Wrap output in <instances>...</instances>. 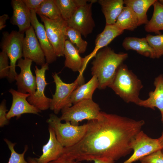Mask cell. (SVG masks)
Listing matches in <instances>:
<instances>
[{"mask_svg": "<svg viewBox=\"0 0 163 163\" xmlns=\"http://www.w3.org/2000/svg\"><path fill=\"white\" fill-rule=\"evenodd\" d=\"M100 119L88 120L82 139L75 145L64 147L63 153L81 162L96 158L114 161L129 154L133 142L145 122L102 112Z\"/></svg>", "mask_w": 163, "mask_h": 163, "instance_id": "obj_1", "label": "cell"}, {"mask_svg": "<svg viewBox=\"0 0 163 163\" xmlns=\"http://www.w3.org/2000/svg\"><path fill=\"white\" fill-rule=\"evenodd\" d=\"M94 57L91 73L97 78V88L104 89L109 87L117 69L128 58V54L116 53L110 47L107 46L99 50Z\"/></svg>", "mask_w": 163, "mask_h": 163, "instance_id": "obj_2", "label": "cell"}, {"mask_svg": "<svg viewBox=\"0 0 163 163\" xmlns=\"http://www.w3.org/2000/svg\"><path fill=\"white\" fill-rule=\"evenodd\" d=\"M109 87L127 103L137 105L141 99L139 95L143 87L141 81L123 63L117 69Z\"/></svg>", "mask_w": 163, "mask_h": 163, "instance_id": "obj_3", "label": "cell"}, {"mask_svg": "<svg viewBox=\"0 0 163 163\" xmlns=\"http://www.w3.org/2000/svg\"><path fill=\"white\" fill-rule=\"evenodd\" d=\"M60 117L51 113L46 120L49 126L53 130L58 141L64 147L72 146L78 143L85 134L88 128L86 123L75 126L70 122H61Z\"/></svg>", "mask_w": 163, "mask_h": 163, "instance_id": "obj_4", "label": "cell"}, {"mask_svg": "<svg viewBox=\"0 0 163 163\" xmlns=\"http://www.w3.org/2000/svg\"><path fill=\"white\" fill-rule=\"evenodd\" d=\"M99 105L92 99L84 100L71 106L62 109L61 120L70 122L73 125H78L79 123L87 120L88 121L100 119L102 112Z\"/></svg>", "mask_w": 163, "mask_h": 163, "instance_id": "obj_5", "label": "cell"}, {"mask_svg": "<svg viewBox=\"0 0 163 163\" xmlns=\"http://www.w3.org/2000/svg\"><path fill=\"white\" fill-rule=\"evenodd\" d=\"M52 76L56 85V90L52 95L50 109L54 114H57L64 108L72 105L71 101L72 94L78 87L84 84L85 79L83 74H79L73 82L66 83L56 72L53 73Z\"/></svg>", "mask_w": 163, "mask_h": 163, "instance_id": "obj_6", "label": "cell"}, {"mask_svg": "<svg viewBox=\"0 0 163 163\" xmlns=\"http://www.w3.org/2000/svg\"><path fill=\"white\" fill-rule=\"evenodd\" d=\"M24 37V34L18 31L13 30L10 33L7 31L2 33L0 48L2 51L7 54L10 61V71L7 77L10 82L15 80L18 74L15 70L16 63L23 57L22 44Z\"/></svg>", "mask_w": 163, "mask_h": 163, "instance_id": "obj_7", "label": "cell"}, {"mask_svg": "<svg viewBox=\"0 0 163 163\" xmlns=\"http://www.w3.org/2000/svg\"><path fill=\"white\" fill-rule=\"evenodd\" d=\"M44 26L48 39L53 46L57 57L64 56L65 43L68 38L65 33L67 24L62 18L52 20L43 16H39Z\"/></svg>", "mask_w": 163, "mask_h": 163, "instance_id": "obj_8", "label": "cell"}, {"mask_svg": "<svg viewBox=\"0 0 163 163\" xmlns=\"http://www.w3.org/2000/svg\"><path fill=\"white\" fill-rule=\"evenodd\" d=\"M97 1L92 2L80 7L72 17L66 21L67 26L79 32L85 38L91 33L95 26L92 16V5Z\"/></svg>", "mask_w": 163, "mask_h": 163, "instance_id": "obj_9", "label": "cell"}, {"mask_svg": "<svg viewBox=\"0 0 163 163\" xmlns=\"http://www.w3.org/2000/svg\"><path fill=\"white\" fill-rule=\"evenodd\" d=\"M131 148L133 154L122 163H133L161 149L158 139L149 137L142 130L133 142Z\"/></svg>", "mask_w": 163, "mask_h": 163, "instance_id": "obj_10", "label": "cell"}, {"mask_svg": "<svg viewBox=\"0 0 163 163\" xmlns=\"http://www.w3.org/2000/svg\"><path fill=\"white\" fill-rule=\"evenodd\" d=\"M49 64L46 62L39 69L37 66L34 69L36 75L37 88L34 93L27 98V101L32 105L40 110H45L50 108L51 99L45 95V87L48 84L46 80L45 73L49 69Z\"/></svg>", "mask_w": 163, "mask_h": 163, "instance_id": "obj_11", "label": "cell"}, {"mask_svg": "<svg viewBox=\"0 0 163 163\" xmlns=\"http://www.w3.org/2000/svg\"><path fill=\"white\" fill-rule=\"evenodd\" d=\"M23 42V57L42 66L46 62L44 52L32 26L25 32Z\"/></svg>", "mask_w": 163, "mask_h": 163, "instance_id": "obj_12", "label": "cell"}, {"mask_svg": "<svg viewBox=\"0 0 163 163\" xmlns=\"http://www.w3.org/2000/svg\"><path fill=\"white\" fill-rule=\"evenodd\" d=\"M33 61L29 59L22 58L17 61V66L20 69V72L15 78L17 91L24 93L33 94L37 88L36 76H34L31 69Z\"/></svg>", "mask_w": 163, "mask_h": 163, "instance_id": "obj_13", "label": "cell"}, {"mask_svg": "<svg viewBox=\"0 0 163 163\" xmlns=\"http://www.w3.org/2000/svg\"><path fill=\"white\" fill-rule=\"evenodd\" d=\"M8 91L12 97L11 107L7 114V117L9 120L14 117L18 119L25 113L38 115L41 112V110L30 104L27 101L30 94L22 93L12 88L10 89Z\"/></svg>", "mask_w": 163, "mask_h": 163, "instance_id": "obj_14", "label": "cell"}, {"mask_svg": "<svg viewBox=\"0 0 163 163\" xmlns=\"http://www.w3.org/2000/svg\"><path fill=\"white\" fill-rule=\"evenodd\" d=\"M31 25L33 27L36 35L44 52L46 62L51 63L55 61L57 57L54 50L47 37L44 27L38 21L34 10H31Z\"/></svg>", "mask_w": 163, "mask_h": 163, "instance_id": "obj_15", "label": "cell"}, {"mask_svg": "<svg viewBox=\"0 0 163 163\" xmlns=\"http://www.w3.org/2000/svg\"><path fill=\"white\" fill-rule=\"evenodd\" d=\"M11 4L13 15L11 22L18 27L19 32L24 34L31 26L30 11L23 0H12Z\"/></svg>", "mask_w": 163, "mask_h": 163, "instance_id": "obj_16", "label": "cell"}, {"mask_svg": "<svg viewBox=\"0 0 163 163\" xmlns=\"http://www.w3.org/2000/svg\"><path fill=\"white\" fill-rule=\"evenodd\" d=\"M77 48L69 40L65 41L63 51L65 57L64 66L74 72L83 74L88 61L85 56L81 57Z\"/></svg>", "mask_w": 163, "mask_h": 163, "instance_id": "obj_17", "label": "cell"}, {"mask_svg": "<svg viewBox=\"0 0 163 163\" xmlns=\"http://www.w3.org/2000/svg\"><path fill=\"white\" fill-rule=\"evenodd\" d=\"M49 137L42 147V154L35 158L38 163H49L58 159L62 154L64 147L58 141L53 129L49 126Z\"/></svg>", "mask_w": 163, "mask_h": 163, "instance_id": "obj_18", "label": "cell"}, {"mask_svg": "<svg viewBox=\"0 0 163 163\" xmlns=\"http://www.w3.org/2000/svg\"><path fill=\"white\" fill-rule=\"evenodd\" d=\"M155 87L154 91H150L146 99H141L137 105L155 110L157 107L160 111L161 120H163V75L156 77L154 82Z\"/></svg>", "mask_w": 163, "mask_h": 163, "instance_id": "obj_19", "label": "cell"}, {"mask_svg": "<svg viewBox=\"0 0 163 163\" xmlns=\"http://www.w3.org/2000/svg\"><path fill=\"white\" fill-rule=\"evenodd\" d=\"M124 31L115 24L106 25L103 30L97 35L95 39L93 50L87 55L90 60L94 56L99 50L107 46L115 38L123 34Z\"/></svg>", "mask_w": 163, "mask_h": 163, "instance_id": "obj_20", "label": "cell"}, {"mask_svg": "<svg viewBox=\"0 0 163 163\" xmlns=\"http://www.w3.org/2000/svg\"><path fill=\"white\" fill-rule=\"evenodd\" d=\"M122 46L126 50H135L139 54L145 57L156 58L154 50L150 46L145 37H125L123 42Z\"/></svg>", "mask_w": 163, "mask_h": 163, "instance_id": "obj_21", "label": "cell"}, {"mask_svg": "<svg viewBox=\"0 0 163 163\" xmlns=\"http://www.w3.org/2000/svg\"><path fill=\"white\" fill-rule=\"evenodd\" d=\"M105 17L106 25L114 24L124 6L123 0H98Z\"/></svg>", "mask_w": 163, "mask_h": 163, "instance_id": "obj_22", "label": "cell"}, {"mask_svg": "<svg viewBox=\"0 0 163 163\" xmlns=\"http://www.w3.org/2000/svg\"><path fill=\"white\" fill-rule=\"evenodd\" d=\"M156 0H125L124 4L130 8L136 14L138 26L149 22L147 12Z\"/></svg>", "mask_w": 163, "mask_h": 163, "instance_id": "obj_23", "label": "cell"}, {"mask_svg": "<svg viewBox=\"0 0 163 163\" xmlns=\"http://www.w3.org/2000/svg\"><path fill=\"white\" fill-rule=\"evenodd\" d=\"M98 85L97 78L93 76L87 82L79 86L72 92L71 96L72 104L84 100L92 99L93 93Z\"/></svg>", "mask_w": 163, "mask_h": 163, "instance_id": "obj_24", "label": "cell"}, {"mask_svg": "<svg viewBox=\"0 0 163 163\" xmlns=\"http://www.w3.org/2000/svg\"><path fill=\"white\" fill-rule=\"evenodd\" d=\"M152 16L148 23L145 25V31L160 34L163 30V0H157L153 3Z\"/></svg>", "mask_w": 163, "mask_h": 163, "instance_id": "obj_25", "label": "cell"}, {"mask_svg": "<svg viewBox=\"0 0 163 163\" xmlns=\"http://www.w3.org/2000/svg\"><path fill=\"white\" fill-rule=\"evenodd\" d=\"M114 24L123 30L133 31L138 26L136 14L130 8L126 6L123 7Z\"/></svg>", "mask_w": 163, "mask_h": 163, "instance_id": "obj_26", "label": "cell"}, {"mask_svg": "<svg viewBox=\"0 0 163 163\" xmlns=\"http://www.w3.org/2000/svg\"><path fill=\"white\" fill-rule=\"evenodd\" d=\"M59 8L62 19L67 21L74 14L81 6L87 4L89 0H54Z\"/></svg>", "mask_w": 163, "mask_h": 163, "instance_id": "obj_27", "label": "cell"}, {"mask_svg": "<svg viewBox=\"0 0 163 163\" xmlns=\"http://www.w3.org/2000/svg\"><path fill=\"white\" fill-rule=\"evenodd\" d=\"M35 11L39 16L43 15L52 20L62 18L54 0H44Z\"/></svg>", "mask_w": 163, "mask_h": 163, "instance_id": "obj_28", "label": "cell"}, {"mask_svg": "<svg viewBox=\"0 0 163 163\" xmlns=\"http://www.w3.org/2000/svg\"><path fill=\"white\" fill-rule=\"evenodd\" d=\"M65 33L68 40L73 45H75L80 53H83L85 52L88 43L86 41L82 39V35L79 32L67 26Z\"/></svg>", "mask_w": 163, "mask_h": 163, "instance_id": "obj_29", "label": "cell"}, {"mask_svg": "<svg viewBox=\"0 0 163 163\" xmlns=\"http://www.w3.org/2000/svg\"><path fill=\"white\" fill-rule=\"evenodd\" d=\"M145 38L150 46L154 50L156 58L163 56V34L156 35L148 34Z\"/></svg>", "mask_w": 163, "mask_h": 163, "instance_id": "obj_30", "label": "cell"}, {"mask_svg": "<svg viewBox=\"0 0 163 163\" xmlns=\"http://www.w3.org/2000/svg\"><path fill=\"white\" fill-rule=\"evenodd\" d=\"M4 140L11 152V155L8 163H29L26 161L24 158V155L28 149L27 145H25L24 150L22 153H18L14 149L16 143H13L6 138L4 139Z\"/></svg>", "mask_w": 163, "mask_h": 163, "instance_id": "obj_31", "label": "cell"}, {"mask_svg": "<svg viewBox=\"0 0 163 163\" xmlns=\"http://www.w3.org/2000/svg\"><path fill=\"white\" fill-rule=\"evenodd\" d=\"M9 57L5 52L0 53V78L8 77L9 75L10 66L9 65Z\"/></svg>", "mask_w": 163, "mask_h": 163, "instance_id": "obj_32", "label": "cell"}, {"mask_svg": "<svg viewBox=\"0 0 163 163\" xmlns=\"http://www.w3.org/2000/svg\"><path fill=\"white\" fill-rule=\"evenodd\" d=\"M141 163H163V154L161 149L139 160Z\"/></svg>", "mask_w": 163, "mask_h": 163, "instance_id": "obj_33", "label": "cell"}, {"mask_svg": "<svg viewBox=\"0 0 163 163\" xmlns=\"http://www.w3.org/2000/svg\"><path fill=\"white\" fill-rule=\"evenodd\" d=\"M8 110L6 105V101L3 99L0 104V127H2L9 123V120L7 117Z\"/></svg>", "mask_w": 163, "mask_h": 163, "instance_id": "obj_34", "label": "cell"}, {"mask_svg": "<svg viewBox=\"0 0 163 163\" xmlns=\"http://www.w3.org/2000/svg\"><path fill=\"white\" fill-rule=\"evenodd\" d=\"M44 0H23L30 10H36Z\"/></svg>", "mask_w": 163, "mask_h": 163, "instance_id": "obj_35", "label": "cell"}, {"mask_svg": "<svg viewBox=\"0 0 163 163\" xmlns=\"http://www.w3.org/2000/svg\"><path fill=\"white\" fill-rule=\"evenodd\" d=\"M49 163H81L76 160L72 159L65 155L62 154L57 159Z\"/></svg>", "mask_w": 163, "mask_h": 163, "instance_id": "obj_36", "label": "cell"}, {"mask_svg": "<svg viewBox=\"0 0 163 163\" xmlns=\"http://www.w3.org/2000/svg\"><path fill=\"white\" fill-rule=\"evenodd\" d=\"M9 18L8 15L4 14L0 16V30H1L6 26V21Z\"/></svg>", "mask_w": 163, "mask_h": 163, "instance_id": "obj_37", "label": "cell"}, {"mask_svg": "<svg viewBox=\"0 0 163 163\" xmlns=\"http://www.w3.org/2000/svg\"><path fill=\"white\" fill-rule=\"evenodd\" d=\"M93 161L94 163H114L115 162L113 160L105 158H96Z\"/></svg>", "mask_w": 163, "mask_h": 163, "instance_id": "obj_38", "label": "cell"}, {"mask_svg": "<svg viewBox=\"0 0 163 163\" xmlns=\"http://www.w3.org/2000/svg\"><path fill=\"white\" fill-rule=\"evenodd\" d=\"M27 161L29 163H38L35 158L29 157L27 158Z\"/></svg>", "mask_w": 163, "mask_h": 163, "instance_id": "obj_39", "label": "cell"}, {"mask_svg": "<svg viewBox=\"0 0 163 163\" xmlns=\"http://www.w3.org/2000/svg\"><path fill=\"white\" fill-rule=\"evenodd\" d=\"M158 139L162 149L163 148V131L162 133L161 136Z\"/></svg>", "mask_w": 163, "mask_h": 163, "instance_id": "obj_40", "label": "cell"}, {"mask_svg": "<svg viewBox=\"0 0 163 163\" xmlns=\"http://www.w3.org/2000/svg\"><path fill=\"white\" fill-rule=\"evenodd\" d=\"M161 151L162 154H163V148L161 149Z\"/></svg>", "mask_w": 163, "mask_h": 163, "instance_id": "obj_41", "label": "cell"}, {"mask_svg": "<svg viewBox=\"0 0 163 163\" xmlns=\"http://www.w3.org/2000/svg\"><path fill=\"white\" fill-rule=\"evenodd\" d=\"M162 122L163 123V120L162 121Z\"/></svg>", "mask_w": 163, "mask_h": 163, "instance_id": "obj_42", "label": "cell"}]
</instances>
